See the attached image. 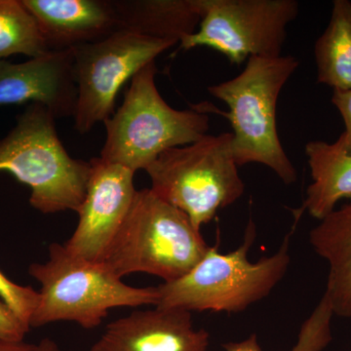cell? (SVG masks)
Returning a JSON list of instances; mask_svg holds the SVG:
<instances>
[{
	"mask_svg": "<svg viewBox=\"0 0 351 351\" xmlns=\"http://www.w3.org/2000/svg\"><path fill=\"white\" fill-rule=\"evenodd\" d=\"M55 119L43 106H27L12 130L0 140V171L29 186V203L41 213H78L91 164L69 156L58 136Z\"/></svg>",
	"mask_w": 351,
	"mask_h": 351,
	"instance_id": "cell-4",
	"label": "cell"
},
{
	"mask_svg": "<svg viewBox=\"0 0 351 351\" xmlns=\"http://www.w3.org/2000/svg\"><path fill=\"white\" fill-rule=\"evenodd\" d=\"M49 51L71 50L119 31L112 0H22Z\"/></svg>",
	"mask_w": 351,
	"mask_h": 351,
	"instance_id": "cell-13",
	"label": "cell"
},
{
	"mask_svg": "<svg viewBox=\"0 0 351 351\" xmlns=\"http://www.w3.org/2000/svg\"><path fill=\"white\" fill-rule=\"evenodd\" d=\"M32 351H63L58 346L56 341H53L49 338H45L41 339L38 345L34 346Z\"/></svg>",
	"mask_w": 351,
	"mask_h": 351,
	"instance_id": "cell-24",
	"label": "cell"
},
{
	"mask_svg": "<svg viewBox=\"0 0 351 351\" xmlns=\"http://www.w3.org/2000/svg\"><path fill=\"white\" fill-rule=\"evenodd\" d=\"M209 343L206 330L193 328L191 313L156 306L110 322L91 351H206Z\"/></svg>",
	"mask_w": 351,
	"mask_h": 351,
	"instance_id": "cell-12",
	"label": "cell"
},
{
	"mask_svg": "<svg viewBox=\"0 0 351 351\" xmlns=\"http://www.w3.org/2000/svg\"><path fill=\"white\" fill-rule=\"evenodd\" d=\"M288 233L274 255L251 262L248 253L256 239V226L249 221L243 243L237 250L223 254L210 247L188 274L157 286L156 306L189 311L241 313L262 301L282 280L291 263Z\"/></svg>",
	"mask_w": 351,
	"mask_h": 351,
	"instance_id": "cell-2",
	"label": "cell"
},
{
	"mask_svg": "<svg viewBox=\"0 0 351 351\" xmlns=\"http://www.w3.org/2000/svg\"><path fill=\"white\" fill-rule=\"evenodd\" d=\"M299 8L297 0H204L199 27L182 39L180 49L205 46L237 64L251 57L281 56Z\"/></svg>",
	"mask_w": 351,
	"mask_h": 351,
	"instance_id": "cell-9",
	"label": "cell"
},
{
	"mask_svg": "<svg viewBox=\"0 0 351 351\" xmlns=\"http://www.w3.org/2000/svg\"><path fill=\"white\" fill-rule=\"evenodd\" d=\"M34 346L25 343H7L0 341V351H32Z\"/></svg>",
	"mask_w": 351,
	"mask_h": 351,
	"instance_id": "cell-23",
	"label": "cell"
},
{
	"mask_svg": "<svg viewBox=\"0 0 351 351\" xmlns=\"http://www.w3.org/2000/svg\"><path fill=\"white\" fill-rule=\"evenodd\" d=\"M173 41L117 31L96 43L73 48V71L77 101L75 128L86 134L114 113L120 89L161 53L176 45Z\"/></svg>",
	"mask_w": 351,
	"mask_h": 351,
	"instance_id": "cell-8",
	"label": "cell"
},
{
	"mask_svg": "<svg viewBox=\"0 0 351 351\" xmlns=\"http://www.w3.org/2000/svg\"><path fill=\"white\" fill-rule=\"evenodd\" d=\"M200 232L181 210L151 189H141L104 263L121 279L142 272L170 282L188 274L209 251Z\"/></svg>",
	"mask_w": 351,
	"mask_h": 351,
	"instance_id": "cell-6",
	"label": "cell"
},
{
	"mask_svg": "<svg viewBox=\"0 0 351 351\" xmlns=\"http://www.w3.org/2000/svg\"><path fill=\"white\" fill-rule=\"evenodd\" d=\"M313 182L295 219L304 211L313 218L324 219L343 199L351 200V149L339 136L334 143L311 141L304 147Z\"/></svg>",
	"mask_w": 351,
	"mask_h": 351,
	"instance_id": "cell-15",
	"label": "cell"
},
{
	"mask_svg": "<svg viewBox=\"0 0 351 351\" xmlns=\"http://www.w3.org/2000/svg\"><path fill=\"white\" fill-rule=\"evenodd\" d=\"M51 52L22 0H0V60L13 55L36 58Z\"/></svg>",
	"mask_w": 351,
	"mask_h": 351,
	"instance_id": "cell-18",
	"label": "cell"
},
{
	"mask_svg": "<svg viewBox=\"0 0 351 351\" xmlns=\"http://www.w3.org/2000/svg\"><path fill=\"white\" fill-rule=\"evenodd\" d=\"M232 133L206 135L162 152L147 168L152 191L184 212L197 230L244 195Z\"/></svg>",
	"mask_w": 351,
	"mask_h": 351,
	"instance_id": "cell-7",
	"label": "cell"
},
{
	"mask_svg": "<svg viewBox=\"0 0 351 351\" xmlns=\"http://www.w3.org/2000/svg\"><path fill=\"white\" fill-rule=\"evenodd\" d=\"M76 101L73 50L51 51L19 64L0 60V107L36 104L60 119L75 115Z\"/></svg>",
	"mask_w": 351,
	"mask_h": 351,
	"instance_id": "cell-11",
	"label": "cell"
},
{
	"mask_svg": "<svg viewBox=\"0 0 351 351\" xmlns=\"http://www.w3.org/2000/svg\"><path fill=\"white\" fill-rule=\"evenodd\" d=\"M299 64L294 56L251 57L239 75L208 88L230 108L228 112H215L232 124L237 166L262 164L287 186L297 181L298 174L279 138L276 108L279 95Z\"/></svg>",
	"mask_w": 351,
	"mask_h": 351,
	"instance_id": "cell-1",
	"label": "cell"
},
{
	"mask_svg": "<svg viewBox=\"0 0 351 351\" xmlns=\"http://www.w3.org/2000/svg\"><path fill=\"white\" fill-rule=\"evenodd\" d=\"M29 274L41 285L31 328L71 321L94 329L113 308L156 306L158 302L157 287L127 285L107 263L73 255L64 244H51L47 262L32 263Z\"/></svg>",
	"mask_w": 351,
	"mask_h": 351,
	"instance_id": "cell-3",
	"label": "cell"
},
{
	"mask_svg": "<svg viewBox=\"0 0 351 351\" xmlns=\"http://www.w3.org/2000/svg\"><path fill=\"white\" fill-rule=\"evenodd\" d=\"M331 304L326 295L304 321L300 330L297 343L291 351H322L332 341L331 322L334 316ZM226 351H262L256 335L240 341H230L223 346Z\"/></svg>",
	"mask_w": 351,
	"mask_h": 351,
	"instance_id": "cell-19",
	"label": "cell"
},
{
	"mask_svg": "<svg viewBox=\"0 0 351 351\" xmlns=\"http://www.w3.org/2000/svg\"><path fill=\"white\" fill-rule=\"evenodd\" d=\"M119 31L180 43L197 31L204 0H112Z\"/></svg>",
	"mask_w": 351,
	"mask_h": 351,
	"instance_id": "cell-14",
	"label": "cell"
},
{
	"mask_svg": "<svg viewBox=\"0 0 351 351\" xmlns=\"http://www.w3.org/2000/svg\"><path fill=\"white\" fill-rule=\"evenodd\" d=\"M31 328L23 323L16 314L0 300V341L23 343Z\"/></svg>",
	"mask_w": 351,
	"mask_h": 351,
	"instance_id": "cell-21",
	"label": "cell"
},
{
	"mask_svg": "<svg viewBox=\"0 0 351 351\" xmlns=\"http://www.w3.org/2000/svg\"><path fill=\"white\" fill-rule=\"evenodd\" d=\"M317 82L334 90L351 89V2L335 0L326 29L316 40Z\"/></svg>",
	"mask_w": 351,
	"mask_h": 351,
	"instance_id": "cell-17",
	"label": "cell"
},
{
	"mask_svg": "<svg viewBox=\"0 0 351 351\" xmlns=\"http://www.w3.org/2000/svg\"><path fill=\"white\" fill-rule=\"evenodd\" d=\"M90 164L86 195L77 213L80 221L64 246L84 260L104 262L133 204L137 193L135 173L101 157L92 158Z\"/></svg>",
	"mask_w": 351,
	"mask_h": 351,
	"instance_id": "cell-10",
	"label": "cell"
},
{
	"mask_svg": "<svg viewBox=\"0 0 351 351\" xmlns=\"http://www.w3.org/2000/svg\"><path fill=\"white\" fill-rule=\"evenodd\" d=\"M309 242L329 267L324 295L335 315L351 318V202L321 219Z\"/></svg>",
	"mask_w": 351,
	"mask_h": 351,
	"instance_id": "cell-16",
	"label": "cell"
},
{
	"mask_svg": "<svg viewBox=\"0 0 351 351\" xmlns=\"http://www.w3.org/2000/svg\"><path fill=\"white\" fill-rule=\"evenodd\" d=\"M156 62L131 80L125 99L105 121L101 158L134 173L147 168L162 152L195 143L207 135L209 117L195 107L175 110L157 89Z\"/></svg>",
	"mask_w": 351,
	"mask_h": 351,
	"instance_id": "cell-5",
	"label": "cell"
},
{
	"mask_svg": "<svg viewBox=\"0 0 351 351\" xmlns=\"http://www.w3.org/2000/svg\"><path fill=\"white\" fill-rule=\"evenodd\" d=\"M0 300L9 306L27 327L38 306L39 293L29 286H22L11 281L0 271Z\"/></svg>",
	"mask_w": 351,
	"mask_h": 351,
	"instance_id": "cell-20",
	"label": "cell"
},
{
	"mask_svg": "<svg viewBox=\"0 0 351 351\" xmlns=\"http://www.w3.org/2000/svg\"><path fill=\"white\" fill-rule=\"evenodd\" d=\"M332 105L336 107L345 123V131L341 134L343 142L351 149V89L334 90Z\"/></svg>",
	"mask_w": 351,
	"mask_h": 351,
	"instance_id": "cell-22",
	"label": "cell"
}]
</instances>
